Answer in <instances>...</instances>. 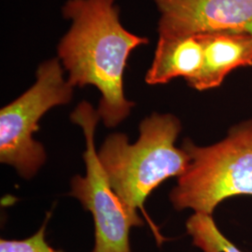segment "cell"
I'll list each match as a JSON object with an SVG mask.
<instances>
[{"instance_id":"cell-7","label":"cell","mask_w":252,"mask_h":252,"mask_svg":"<svg viewBox=\"0 0 252 252\" xmlns=\"http://www.w3.org/2000/svg\"><path fill=\"white\" fill-rule=\"evenodd\" d=\"M198 36L203 45V63L199 72L187 81L192 89H214L234 69L252 66V34L219 32Z\"/></svg>"},{"instance_id":"cell-10","label":"cell","mask_w":252,"mask_h":252,"mask_svg":"<svg viewBox=\"0 0 252 252\" xmlns=\"http://www.w3.org/2000/svg\"><path fill=\"white\" fill-rule=\"evenodd\" d=\"M46 219L42 227L31 237L24 240L1 239L0 252H63L53 249L45 240Z\"/></svg>"},{"instance_id":"cell-8","label":"cell","mask_w":252,"mask_h":252,"mask_svg":"<svg viewBox=\"0 0 252 252\" xmlns=\"http://www.w3.org/2000/svg\"><path fill=\"white\" fill-rule=\"evenodd\" d=\"M203 63V45L198 36H159L153 63L145 81L150 85L165 84L176 78L192 79Z\"/></svg>"},{"instance_id":"cell-6","label":"cell","mask_w":252,"mask_h":252,"mask_svg":"<svg viewBox=\"0 0 252 252\" xmlns=\"http://www.w3.org/2000/svg\"><path fill=\"white\" fill-rule=\"evenodd\" d=\"M161 16L159 36L219 32L252 34V0H154Z\"/></svg>"},{"instance_id":"cell-3","label":"cell","mask_w":252,"mask_h":252,"mask_svg":"<svg viewBox=\"0 0 252 252\" xmlns=\"http://www.w3.org/2000/svg\"><path fill=\"white\" fill-rule=\"evenodd\" d=\"M181 148L189 162L170 192L176 210L213 216L226 199L252 196V119L233 126L215 144L201 147L187 138Z\"/></svg>"},{"instance_id":"cell-5","label":"cell","mask_w":252,"mask_h":252,"mask_svg":"<svg viewBox=\"0 0 252 252\" xmlns=\"http://www.w3.org/2000/svg\"><path fill=\"white\" fill-rule=\"evenodd\" d=\"M70 120L82 128L86 146L83 153L86 175L73 178L70 193L94 218L95 242L93 252H131L130 229L143 225L144 221L118 196L100 162L94 144L98 111L89 102L82 101L74 109Z\"/></svg>"},{"instance_id":"cell-1","label":"cell","mask_w":252,"mask_h":252,"mask_svg":"<svg viewBox=\"0 0 252 252\" xmlns=\"http://www.w3.org/2000/svg\"><path fill=\"white\" fill-rule=\"evenodd\" d=\"M116 0H67L63 16L71 27L60 40L58 58L73 87L95 86L104 125L112 128L129 116L135 104L126 99L124 74L133 50L149 39L127 31Z\"/></svg>"},{"instance_id":"cell-9","label":"cell","mask_w":252,"mask_h":252,"mask_svg":"<svg viewBox=\"0 0 252 252\" xmlns=\"http://www.w3.org/2000/svg\"><path fill=\"white\" fill-rule=\"evenodd\" d=\"M186 228L193 245L203 252H243L220 231L212 215L194 213Z\"/></svg>"},{"instance_id":"cell-4","label":"cell","mask_w":252,"mask_h":252,"mask_svg":"<svg viewBox=\"0 0 252 252\" xmlns=\"http://www.w3.org/2000/svg\"><path fill=\"white\" fill-rule=\"evenodd\" d=\"M74 87L63 79L59 58L47 60L36 70V81L0 111V161L29 180L46 161L42 144L34 139L38 122L51 108L68 104Z\"/></svg>"},{"instance_id":"cell-2","label":"cell","mask_w":252,"mask_h":252,"mask_svg":"<svg viewBox=\"0 0 252 252\" xmlns=\"http://www.w3.org/2000/svg\"><path fill=\"white\" fill-rule=\"evenodd\" d=\"M181 131L180 121L174 115L153 113L139 125V137L130 144L126 134L108 135L97 152L108 181L135 214L144 210L145 201L165 180L186 171L189 156L176 147Z\"/></svg>"}]
</instances>
